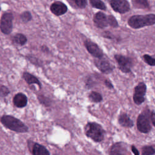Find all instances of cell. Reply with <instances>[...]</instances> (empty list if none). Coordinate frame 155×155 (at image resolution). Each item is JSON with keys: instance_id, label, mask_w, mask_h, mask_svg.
Segmentation results:
<instances>
[{"instance_id": "obj_7", "label": "cell", "mask_w": 155, "mask_h": 155, "mask_svg": "<svg viewBox=\"0 0 155 155\" xmlns=\"http://www.w3.org/2000/svg\"><path fill=\"white\" fill-rule=\"evenodd\" d=\"M147 92V85L143 82H140L134 87L133 95V102L137 105H141L145 99V94Z\"/></svg>"}, {"instance_id": "obj_17", "label": "cell", "mask_w": 155, "mask_h": 155, "mask_svg": "<svg viewBox=\"0 0 155 155\" xmlns=\"http://www.w3.org/2000/svg\"><path fill=\"white\" fill-rule=\"evenodd\" d=\"M22 78L28 85H31V84H36L40 89L42 88V84L39 80L32 74L27 71H25L22 74Z\"/></svg>"}, {"instance_id": "obj_36", "label": "cell", "mask_w": 155, "mask_h": 155, "mask_svg": "<svg viewBox=\"0 0 155 155\" xmlns=\"http://www.w3.org/2000/svg\"><path fill=\"white\" fill-rule=\"evenodd\" d=\"M1 5H0V12H1Z\"/></svg>"}, {"instance_id": "obj_27", "label": "cell", "mask_w": 155, "mask_h": 155, "mask_svg": "<svg viewBox=\"0 0 155 155\" xmlns=\"http://www.w3.org/2000/svg\"><path fill=\"white\" fill-rule=\"evenodd\" d=\"M73 3L76 7L80 8H84L87 4V0H67Z\"/></svg>"}, {"instance_id": "obj_10", "label": "cell", "mask_w": 155, "mask_h": 155, "mask_svg": "<svg viewBox=\"0 0 155 155\" xmlns=\"http://www.w3.org/2000/svg\"><path fill=\"white\" fill-rule=\"evenodd\" d=\"M84 45L88 53L95 58H99L104 56L102 50L95 42L87 40L85 41Z\"/></svg>"}, {"instance_id": "obj_5", "label": "cell", "mask_w": 155, "mask_h": 155, "mask_svg": "<svg viewBox=\"0 0 155 155\" xmlns=\"http://www.w3.org/2000/svg\"><path fill=\"white\" fill-rule=\"evenodd\" d=\"M14 16L12 12H4L0 19V30L5 35H10L13 28Z\"/></svg>"}, {"instance_id": "obj_21", "label": "cell", "mask_w": 155, "mask_h": 155, "mask_svg": "<svg viewBox=\"0 0 155 155\" xmlns=\"http://www.w3.org/2000/svg\"><path fill=\"white\" fill-rule=\"evenodd\" d=\"M19 18H20L21 21L24 24H27V23L29 22L30 21H31L32 20V18H33L31 12L28 10L22 12L19 15Z\"/></svg>"}, {"instance_id": "obj_20", "label": "cell", "mask_w": 155, "mask_h": 155, "mask_svg": "<svg viewBox=\"0 0 155 155\" xmlns=\"http://www.w3.org/2000/svg\"><path fill=\"white\" fill-rule=\"evenodd\" d=\"M133 6L137 8L146 9L149 8V4L147 0H132Z\"/></svg>"}, {"instance_id": "obj_12", "label": "cell", "mask_w": 155, "mask_h": 155, "mask_svg": "<svg viewBox=\"0 0 155 155\" xmlns=\"http://www.w3.org/2000/svg\"><path fill=\"white\" fill-rule=\"evenodd\" d=\"M50 10L53 15L59 16L64 15L67 12L68 8L67 6L62 2L57 1L50 5Z\"/></svg>"}, {"instance_id": "obj_15", "label": "cell", "mask_w": 155, "mask_h": 155, "mask_svg": "<svg viewBox=\"0 0 155 155\" xmlns=\"http://www.w3.org/2000/svg\"><path fill=\"white\" fill-rule=\"evenodd\" d=\"M118 122L120 125L125 128H131L134 125V122L129 115L126 113H122L118 117Z\"/></svg>"}, {"instance_id": "obj_13", "label": "cell", "mask_w": 155, "mask_h": 155, "mask_svg": "<svg viewBox=\"0 0 155 155\" xmlns=\"http://www.w3.org/2000/svg\"><path fill=\"white\" fill-rule=\"evenodd\" d=\"M93 22L97 28H104L108 25V16L101 12H99L94 15Z\"/></svg>"}, {"instance_id": "obj_28", "label": "cell", "mask_w": 155, "mask_h": 155, "mask_svg": "<svg viewBox=\"0 0 155 155\" xmlns=\"http://www.w3.org/2000/svg\"><path fill=\"white\" fill-rule=\"evenodd\" d=\"M108 25H110L112 27L117 28L119 26L118 22L116 18L112 16V15H108Z\"/></svg>"}, {"instance_id": "obj_9", "label": "cell", "mask_w": 155, "mask_h": 155, "mask_svg": "<svg viewBox=\"0 0 155 155\" xmlns=\"http://www.w3.org/2000/svg\"><path fill=\"white\" fill-rule=\"evenodd\" d=\"M110 4L113 10L119 13H125L130 8V4L127 0H111Z\"/></svg>"}, {"instance_id": "obj_11", "label": "cell", "mask_w": 155, "mask_h": 155, "mask_svg": "<svg viewBox=\"0 0 155 155\" xmlns=\"http://www.w3.org/2000/svg\"><path fill=\"white\" fill-rule=\"evenodd\" d=\"M109 155H127L125 143L122 142L114 143L110 148Z\"/></svg>"}, {"instance_id": "obj_14", "label": "cell", "mask_w": 155, "mask_h": 155, "mask_svg": "<svg viewBox=\"0 0 155 155\" xmlns=\"http://www.w3.org/2000/svg\"><path fill=\"white\" fill-rule=\"evenodd\" d=\"M14 105L17 108H24L28 103L27 96L22 93H18L15 95L13 99Z\"/></svg>"}, {"instance_id": "obj_3", "label": "cell", "mask_w": 155, "mask_h": 155, "mask_svg": "<svg viewBox=\"0 0 155 155\" xmlns=\"http://www.w3.org/2000/svg\"><path fill=\"white\" fill-rule=\"evenodd\" d=\"M155 24V15L147 14L145 15H133L128 20V25L133 28H140L145 26Z\"/></svg>"}, {"instance_id": "obj_22", "label": "cell", "mask_w": 155, "mask_h": 155, "mask_svg": "<svg viewBox=\"0 0 155 155\" xmlns=\"http://www.w3.org/2000/svg\"><path fill=\"white\" fill-rule=\"evenodd\" d=\"M25 58L32 64L41 67L42 65V62L41 59H39L38 58L36 57L34 55L32 54H27L25 56Z\"/></svg>"}, {"instance_id": "obj_6", "label": "cell", "mask_w": 155, "mask_h": 155, "mask_svg": "<svg viewBox=\"0 0 155 155\" xmlns=\"http://www.w3.org/2000/svg\"><path fill=\"white\" fill-rule=\"evenodd\" d=\"M114 58L117 63L119 69L122 72L129 73L131 71V68L133 65L132 59L122 54H115Z\"/></svg>"}, {"instance_id": "obj_8", "label": "cell", "mask_w": 155, "mask_h": 155, "mask_svg": "<svg viewBox=\"0 0 155 155\" xmlns=\"http://www.w3.org/2000/svg\"><path fill=\"white\" fill-rule=\"evenodd\" d=\"M94 64L98 70L105 74L111 73L114 68L110 62L107 58H104V56L99 58H95Z\"/></svg>"}, {"instance_id": "obj_34", "label": "cell", "mask_w": 155, "mask_h": 155, "mask_svg": "<svg viewBox=\"0 0 155 155\" xmlns=\"http://www.w3.org/2000/svg\"><path fill=\"white\" fill-rule=\"evenodd\" d=\"M131 150L132 153L134 154V155H140L139 151H138V150L136 148V147L134 145H131Z\"/></svg>"}, {"instance_id": "obj_32", "label": "cell", "mask_w": 155, "mask_h": 155, "mask_svg": "<svg viewBox=\"0 0 155 155\" xmlns=\"http://www.w3.org/2000/svg\"><path fill=\"white\" fill-rule=\"evenodd\" d=\"M104 85H105L106 87H107L108 89H113L114 88V86L113 85V84L111 83V82L108 80V79H105L104 80Z\"/></svg>"}, {"instance_id": "obj_18", "label": "cell", "mask_w": 155, "mask_h": 155, "mask_svg": "<svg viewBox=\"0 0 155 155\" xmlns=\"http://www.w3.org/2000/svg\"><path fill=\"white\" fill-rule=\"evenodd\" d=\"M12 42L15 45L22 47L27 42V38L22 33H17L12 36Z\"/></svg>"}, {"instance_id": "obj_30", "label": "cell", "mask_w": 155, "mask_h": 155, "mask_svg": "<svg viewBox=\"0 0 155 155\" xmlns=\"http://www.w3.org/2000/svg\"><path fill=\"white\" fill-rule=\"evenodd\" d=\"M95 84V80L92 76H89L85 82V87L87 88H91L94 87Z\"/></svg>"}, {"instance_id": "obj_16", "label": "cell", "mask_w": 155, "mask_h": 155, "mask_svg": "<svg viewBox=\"0 0 155 155\" xmlns=\"http://www.w3.org/2000/svg\"><path fill=\"white\" fill-rule=\"evenodd\" d=\"M31 151L33 155H50L49 151L45 146L36 142L33 143Z\"/></svg>"}, {"instance_id": "obj_31", "label": "cell", "mask_w": 155, "mask_h": 155, "mask_svg": "<svg viewBox=\"0 0 155 155\" xmlns=\"http://www.w3.org/2000/svg\"><path fill=\"white\" fill-rule=\"evenodd\" d=\"M102 36L107 38V39H114V36H113V35L110 33V31H104L102 33Z\"/></svg>"}, {"instance_id": "obj_24", "label": "cell", "mask_w": 155, "mask_h": 155, "mask_svg": "<svg viewBox=\"0 0 155 155\" xmlns=\"http://www.w3.org/2000/svg\"><path fill=\"white\" fill-rule=\"evenodd\" d=\"M142 155H154L155 154V149L153 146L145 145L142 149Z\"/></svg>"}, {"instance_id": "obj_23", "label": "cell", "mask_w": 155, "mask_h": 155, "mask_svg": "<svg viewBox=\"0 0 155 155\" xmlns=\"http://www.w3.org/2000/svg\"><path fill=\"white\" fill-rule=\"evenodd\" d=\"M90 2L91 6L96 8L102 10H105L107 8L105 4L101 0H90Z\"/></svg>"}, {"instance_id": "obj_25", "label": "cell", "mask_w": 155, "mask_h": 155, "mask_svg": "<svg viewBox=\"0 0 155 155\" xmlns=\"http://www.w3.org/2000/svg\"><path fill=\"white\" fill-rule=\"evenodd\" d=\"M38 99L40 104L45 107H49L51 104V100L49 97L44 95H39L38 96Z\"/></svg>"}, {"instance_id": "obj_26", "label": "cell", "mask_w": 155, "mask_h": 155, "mask_svg": "<svg viewBox=\"0 0 155 155\" xmlns=\"http://www.w3.org/2000/svg\"><path fill=\"white\" fill-rule=\"evenodd\" d=\"M142 58L144 62L148 65L150 66H155V56L145 54L143 55Z\"/></svg>"}, {"instance_id": "obj_35", "label": "cell", "mask_w": 155, "mask_h": 155, "mask_svg": "<svg viewBox=\"0 0 155 155\" xmlns=\"http://www.w3.org/2000/svg\"><path fill=\"white\" fill-rule=\"evenodd\" d=\"M41 51H42L43 53H48L50 52V50L48 48V47H47L45 45H42L41 47Z\"/></svg>"}, {"instance_id": "obj_19", "label": "cell", "mask_w": 155, "mask_h": 155, "mask_svg": "<svg viewBox=\"0 0 155 155\" xmlns=\"http://www.w3.org/2000/svg\"><path fill=\"white\" fill-rule=\"evenodd\" d=\"M88 98L94 103H99L103 100V97L101 94L96 91H91L88 94Z\"/></svg>"}, {"instance_id": "obj_29", "label": "cell", "mask_w": 155, "mask_h": 155, "mask_svg": "<svg viewBox=\"0 0 155 155\" xmlns=\"http://www.w3.org/2000/svg\"><path fill=\"white\" fill-rule=\"evenodd\" d=\"M10 93V90L8 87L5 85H1L0 87V97H7Z\"/></svg>"}, {"instance_id": "obj_33", "label": "cell", "mask_w": 155, "mask_h": 155, "mask_svg": "<svg viewBox=\"0 0 155 155\" xmlns=\"http://www.w3.org/2000/svg\"><path fill=\"white\" fill-rule=\"evenodd\" d=\"M151 122L155 127V111H151Z\"/></svg>"}, {"instance_id": "obj_1", "label": "cell", "mask_w": 155, "mask_h": 155, "mask_svg": "<svg viewBox=\"0 0 155 155\" xmlns=\"http://www.w3.org/2000/svg\"><path fill=\"white\" fill-rule=\"evenodd\" d=\"M1 124L7 128L16 133H25L28 131V127L20 119L11 115H3L1 117Z\"/></svg>"}, {"instance_id": "obj_4", "label": "cell", "mask_w": 155, "mask_h": 155, "mask_svg": "<svg viewBox=\"0 0 155 155\" xmlns=\"http://www.w3.org/2000/svg\"><path fill=\"white\" fill-rule=\"evenodd\" d=\"M137 128L142 133L147 134L152 128L151 124V111L148 108L142 111L137 119Z\"/></svg>"}, {"instance_id": "obj_2", "label": "cell", "mask_w": 155, "mask_h": 155, "mask_svg": "<svg viewBox=\"0 0 155 155\" xmlns=\"http://www.w3.org/2000/svg\"><path fill=\"white\" fill-rule=\"evenodd\" d=\"M84 133L87 137L94 142H101L104 139L105 131L99 124L90 122L84 127Z\"/></svg>"}]
</instances>
